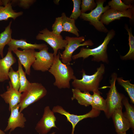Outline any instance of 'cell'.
Instances as JSON below:
<instances>
[{
    "label": "cell",
    "mask_w": 134,
    "mask_h": 134,
    "mask_svg": "<svg viewBox=\"0 0 134 134\" xmlns=\"http://www.w3.org/2000/svg\"><path fill=\"white\" fill-rule=\"evenodd\" d=\"M60 53L59 51L56 55L54 56L53 64L48 71L55 77L54 86L59 89H69L70 81L76 78L70 65L64 64L60 60Z\"/></svg>",
    "instance_id": "cell-1"
},
{
    "label": "cell",
    "mask_w": 134,
    "mask_h": 134,
    "mask_svg": "<svg viewBox=\"0 0 134 134\" xmlns=\"http://www.w3.org/2000/svg\"><path fill=\"white\" fill-rule=\"evenodd\" d=\"M115 34V31L113 29L110 30L107 33L103 42L100 45L93 49L82 47L79 53L72 56V59L75 60L82 58L84 60L90 56H92V61L98 62L101 61L108 64L109 61L107 52V46Z\"/></svg>",
    "instance_id": "cell-2"
},
{
    "label": "cell",
    "mask_w": 134,
    "mask_h": 134,
    "mask_svg": "<svg viewBox=\"0 0 134 134\" xmlns=\"http://www.w3.org/2000/svg\"><path fill=\"white\" fill-rule=\"evenodd\" d=\"M105 70V66L102 64L97 68L96 71L93 74L91 75L86 74L85 71L82 69L81 71L82 79H74L72 82V85L74 88L83 92H93L99 90L100 83L103 79Z\"/></svg>",
    "instance_id": "cell-3"
},
{
    "label": "cell",
    "mask_w": 134,
    "mask_h": 134,
    "mask_svg": "<svg viewBox=\"0 0 134 134\" xmlns=\"http://www.w3.org/2000/svg\"><path fill=\"white\" fill-rule=\"evenodd\" d=\"M23 93L19 103L20 112L43 98L46 95L47 91L41 83L33 82L31 83L28 88Z\"/></svg>",
    "instance_id": "cell-4"
},
{
    "label": "cell",
    "mask_w": 134,
    "mask_h": 134,
    "mask_svg": "<svg viewBox=\"0 0 134 134\" xmlns=\"http://www.w3.org/2000/svg\"><path fill=\"white\" fill-rule=\"evenodd\" d=\"M117 78V74L113 73L111 75V79L109 81L110 85L109 86L110 89L107 94L106 100L107 107L105 113L108 118L111 117L115 110L122 107V101L125 97L123 94L119 93L117 89L115 83Z\"/></svg>",
    "instance_id": "cell-5"
},
{
    "label": "cell",
    "mask_w": 134,
    "mask_h": 134,
    "mask_svg": "<svg viewBox=\"0 0 134 134\" xmlns=\"http://www.w3.org/2000/svg\"><path fill=\"white\" fill-rule=\"evenodd\" d=\"M105 0H96L97 5L95 8L88 13H81L80 18L84 20L88 21L89 24L94 26L98 31L105 33L109 31L100 21L101 15L110 8L108 5L103 6Z\"/></svg>",
    "instance_id": "cell-6"
},
{
    "label": "cell",
    "mask_w": 134,
    "mask_h": 134,
    "mask_svg": "<svg viewBox=\"0 0 134 134\" xmlns=\"http://www.w3.org/2000/svg\"><path fill=\"white\" fill-rule=\"evenodd\" d=\"M65 39L67 43L62 53L60 54V59L64 64L70 65L72 60V54L79 47L85 46H92L94 44L90 39L85 41V37L84 36L78 37H71L66 36Z\"/></svg>",
    "instance_id": "cell-7"
},
{
    "label": "cell",
    "mask_w": 134,
    "mask_h": 134,
    "mask_svg": "<svg viewBox=\"0 0 134 134\" xmlns=\"http://www.w3.org/2000/svg\"><path fill=\"white\" fill-rule=\"evenodd\" d=\"M36 39L43 40L50 45L53 50L54 56L57 54L59 49H64L67 43V41L64 39L61 35H57L46 28L39 31Z\"/></svg>",
    "instance_id": "cell-8"
},
{
    "label": "cell",
    "mask_w": 134,
    "mask_h": 134,
    "mask_svg": "<svg viewBox=\"0 0 134 134\" xmlns=\"http://www.w3.org/2000/svg\"><path fill=\"white\" fill-rule=\"evenodd\" d=\"M47 46L39 52H35V60L32 66L35 70L45 72L48 71L53 64L54 56L53 53L48 52Z\"/></svg>",
    "instance_id": "cell-9"
},
{
    "label": "cell",
    "mask_w": 134,
    "mask_h": 134,
    "mask_svg": "<svg viewBox=\"0 0 134 134\" xmlns=\"http://www.w3.org/2000/svg\"><path fill=\"white\" fill-rule=\"evenodd\" d=\"M52 110L54 113H58L66 116L67 121L69 122L72 126L71 134H74L76 126L79 122L86 118L97 117L100 113V111L92 108L91 111L86 114L78 115L70 113L62 106L59 105L54 106Z\"/></svg>",
    "instance_id": "cell-10"
},
{
    "label": "cell",
    "mask_w": 134,
    "mask_h": 134,
    "mask_svg": "<svg viewBox=\"0 0 134 134\" xmlns=\"http://www.w3.org/2000/svg\"><path fill=\"white\" fill-rule=\"evenodd\" d=\"M56 121L54 113L49 106H46L44 108L42 118L36 124L35 129L39 134H46L52 128H57L55 124Z\"/></svg>",
    "instance_id": "cell-11"
},
{
    "label": "cell",
    "mask_w": 134,
    "mask_h": 134,
    "mask_svg": "<svg viewBox=\"0 0 134 134\" xmlns=\"http://www.w3.org/2000/svg\"><path fill=\"white\" fill-rule=\"evenodd\" d=\"M20 105L19 104L10 110V114L8 119L7 126L4 130L5 132L9 130L10 133L16 128L25 127L26 119L23 114L20 112Z\"/></svg>",
    "instance_id": "cell-12"
},
{
    "label": "cell",
    "mask_w": 134,
    "mask_h": 134,
    "mask_svg": "<svg viewBox=\"0 0 134 134\" xmlns=\"http://www.w3.org/2000/svg\"><path fill=\"white\" fill-rule=\"evenodd\" d=\"M134 9L133 7L123 11H119L109 8L103 13L101 16L100 21L104 24L108 25L113 21L119 19L122 17L133 18Z\"/></svg>",
    "instance_id": "cell-13"
},
{
    "label": "cell",
    "mask_w": 134,
    "mask_h": 134,
    "mask_svg": "<svg viewBox=\"0 0 134 134\" xmlns=\"http://www.w3.org/2000/svg\"><path fill=\"white\" fill-rule=\"evenodd\" d=\"M13 51L18 58V60L25 68L26 74L30 75L31 67L36 59L35 49L21 51L16 49Z\"/></svg>",
    "instance_id": "cell-14"
},
{
    "label": "cell",
    "mask_w": 134,
    "mask_h": 134,
    "mask_svg": "<svg viewBox=\"0 0 134 134\" xmlns=\"http://www.w3.org/2000/svg\"><path fill=\"white\" fill-rule=\"evenodd\" d=\"M122 109V107H121L116 109L111 116L117 133L126 132L131 128L130 123L124 116Z\"/></svg>",
    "instance_id": "cell-15"
},
{
    "label": "cell",
    "mask_w": 134,
    "mask_h": 134,
    "mask_svg": "<svg viewBox=\"0 0 134 134\" xmlns=\"http://www.w3.org/2000/svg\"><path fill=\"white\" fill-rule=\"evenodd\" d=\"M9 84L6 91L0 96L5 102L9 104V110L10 111L13 108L20 103L22 94L13 88L10 81Z\"/></svg>",
    "instance_id": "cell-16"
},
{
    "label": "cell",
    "mask_w": 134,
    "mask_h": 134,
    "mask_svg": "<svg viewBox=\"0 0 134 134\" xmlns=\"http://www.w3.org/2000/svg\"><path fill=\"white\" fill-rule=\"evenodd\" d=\"M16 61L12 51L9 50L5 57L0 58V82L9 79L8 74L10 69Z\"/></svg>",
    "instance_id": "cell-17"
},
{
    "label": "cell",
    "mask_w": 134,
    "mask_h": 134,
    "mask_svg": "<svg viewBox=\"0 0 134 134\" xmlns=\"http://www.w3.org/2000/svg\"><path fill=\"white\" fill-rule=\"evenodd\" d=\"M7 45L9 47L8 50L11 51L18 49V48H21L23 50L38 49L40 50L44 47L47 46L45 44H33L28 43L25 39L18 40L12 38Z\"/></svg>",
    "instance_id": "cell-18"
},
{
    "label": "cell",
    "mask_w": 134,
    "mask_h": 134,
    "mask_svg": "<svg viewBox=\"0 0 134 134\" xmlns=\"http://www.w3.org/2000/svg\"><path fill=\"white\" fill-rule=\"evenodd\" d=\"M72 96L71 99L72 100H76L81 105L87 107L91 105L93 100V95L89 92H82L79 90L73 88L72 89Z\"/></svg>",
    "instance_id": "cell-19"
},
{
    "label": "cell",
    "mask_w": 134,
    "mask_h": 134,
    "mask_svg": "<svg viewBox=\"0 0 134 134\" xmlns=\"http://www.w3.org/2000/svg\"><path fill=\"white\" fill-rule=\"evenodd\" d=\"M9 0L4 6H0V21L7 20L10 18L15 20L23 14V12H16L12 9V3Z\"/></svg>",
    "instance_id": "cell-20"
},
{
    "label": "cell",
    "mask_w": 134,
    "mask_h": 134,
    "mask_svg": "<svg viewBox=\"0 0 134 134\" xmlns=\"http://www.w3.org/2000/svg\"><path fill=\"white\" fill-rule=\"evenodd\" d=\"M63 31L71 33L79 37V31L76 26L75 21L73 19L66 16V14L63 13L61 15Z\"/></svg>",
    "instance_id": "cell-21"
},
{
    "label": "cell",
    "mask_w": 134,
    "mask_h": 134,
    "mask_svg": "<svg viewBox=\"0 0 134 134\" xmlns=\"http://www.w3.org/2000/svg\"><path fill=\"white\" fill-rule=\"evenodd\" d=\"M93 100L91 106L92 108L100 111H103L104 113L107 109L106 99L100 95L101 93L99 90L93 92Z\"/></svg>",
    "instance_id": "cell-22"
},
{
    "label": "cell",
    "mask_w": 134,
    "mask_h": 134,
    "mask_svg": "<svg viewBox=\"0 0 134 134\" xmlns=\"http://www.w3.org/2000/svg\"><path fill=\"white\" fill-rule=\"evenodd\" d=\"M12 21L5 27L4 31L0 34V55L2 58H3V50L4 47L10 41L12 38V31L11 26Z\"/></svg>",
    "instance_id": "cell-23"
},
{
    "label": "cell",
    "mask_w": 134,
    "mask_h": 134,
    "mask_svg": "<svg viewBox=\"0 0 134 134\" xmlns=\"http://www.w3.org/2000/svg\"><path fill=\"white\" fill-rule=\"evenodd\" d=\"M125 29L128 32V35L129 44V49L128 52L125 55L120 56L121 59L124 60H134V36L132 34L131 27L129 28L128 25H125Z\"/></svg>",
    "instance_id": "cell-24"
},
{
    "label": "cell",
    "mask_w": 134,
    "mask_h": 134,
    "mask_svg": "<svg viewBox=\"0 0 134 134\" xmlns=\"http://www.w3.org/2000/svg\"><path fill=\"white\" fill-rule=\"evenodd\" d=\"M122 103L125 108V111L123 113V114L129 120L131 128L133 130L134 129V106L129 103L128 98L125 96L122 100Z\"/></svg>",
    "instance_id": "cell-25"
},
{
    "label": "cell",
    "mask_w": 134,
    "mask_h": 134,
    "mask_svg": "<svg viewBox=\"0 0 134 134\" xmlns=\"http://www.w3.org/2000/svg\"><path fill=\"white\" fill-rule=\"evenodd\" d=\"M18 69L19 74L20 87L19 91L21 93L23 92L28 88L31 82L27 79L26 73L23 70L22 65L18 60Z\"/></svg>",
    "instance_id": "cell-26"
},
{
    "label": "cell",
    "mask_w": 134,
    "mask_h": 134,
    "mask_svg": "<svg viewBox=\"0 0 134 134\" xmlns=\"http://www.w3.org/2000/svg\"><path fill=\"white\" fill-rule=\"evenodd\" d=\"M118 84L125 89L132 103H134V85L131 83L129 80H125L122 77L117 78Z\"/></svg>",
    "instance_id": "cell-27"
},
{
    "label": "cell",
    "mask_w": 134,
    "mask_h": 134,
    "mask_svg": "<svg viewBox=\"0 0 134 134\" xmlns=\"http://www.w3.org/2000/svg\"><path fill=\"white\" fill-rule=\"evenodd\" d=\"M108 4L110 8L121 11H126L133 7L132 5H127L121 0H112L109 1Z\"/></svg>",
    "instance_id": "cell-28"
},
{
    "label": "cell",
    "mask_w": 134,
    "mask_h": 134,
    "mask_svg": "<svg viewBox=\"0 0 134 134\" xmlns=\"http://www.w3.org/2000/svg\"><path fill=\"white\" fill-rule=\"evenodd\" d=\"M8 76L12 87L16 91H19L20 87V83L18 70L15 71L11 67L9 71Z\"/></svg>",
    "instance_id": "cell-29"
},
{
    "label": "cell",
    "mask_w": 134,
    "mask_h": 134,
    "mask_svg": "<svg viewBox=\"0 0 134 134\" xmlns=\"http://www.w3.org/2000/svg\"><path fill=\"white\" fill-rule=\"evenodd\" d=\"M72 1L73 3V8L69 17L75 20L80 17L81 13L80 9L81 1L80 0Z\"/></svg>",
    "instance_id": "cell-30"
},
{
    "label": "cell",
    "mask_w": 134,
    "mask_h": 134,
    "mask_svg": "<svg viewBox=\"0 0 134 134\" xmlns=\"http://www.w3.org/2000/svg\"><path fill=\"white\" fill-rule=\"evenodd\" d=\"M81 3V13H85L88 11L92 10L97 5L94 0H82Z\"/></svg>",
    "instance_id": "cell-31"
},
{
    "label": "cell",
    "mask_w": 134,
    "mask_h": 134,
    "mask_svg": "<svg viewBox=\"0 0 134 134\" xmlns=\"http://www.w3.org/2000/svg\"><path fill=\"white\" fill-rule=\"evenodd\" d=\"M52 32L58 35H61V33L63 31L62 20L61 17L56 18L52 26Z\"/></svg>",
    "instance_id": "cell-32"
},
{
    "label": "cell",
    "mask_w": 134,
    "mask_h": 134,
    "mask_svg": "<svg viewBox=\"0 0 134 134\" xmlns=\"http://www.w3.org/2000/svg\"><path fill=\"white\" fill-rule=\"evenodd\" d=\"M35 1L34 0H19V4L21 7L26 8L29 7Z\"/></svg>",
    "instance_id": "cell-33"
},
{
    "label": "cell",
    "mask_w": 134,
    "mask_h": 134,
    "mask_svg": "<svg viewBox=\"0 0 134 134\" xmlns=\"http://www.w3.org/2000/svg\"><path fill=\"white\" fill-rule=\"evenodd\" d=\"M0 134H6L5 132L0 129Z\"/></svg>",
    "instance_id": "cell-34"
},
{
    "label": "cell",
    "mask_w": 134,
    "mask_h": 134,
    "mask_svg": "<svg viewBox=\"0 0 134 134\" xmlns=\"http://www.w3.org/2000/svg\"><path fill=\"white\" fill-rule=\"evenodd\" d=\"M117 134H127L126 133V132L118 133Z\"/></svg>",
    "instance_id": "cell-35"
},
{
    "label": "cell",
    "mask_w": 134,
    "mask_h": 134,
    "mask_svg": "<svg viewBox=\"0 0 134 134\" xmlns=\"http://www.w3.org/2000/svg\"><path fill=\"white\" fill-rule=\"evenodd\" d=\"M55 132H52V133H50L49 134H55Z\"/></svg>",
    "instance_id": "cell-36"
},
{
    "label": "cell",
    "mask_w": 134,
    "mask_h": 134,
    "mask_svg": "<svg viewBox=\"0 0 134 134\" xmlns=\"http://www.w3.org/2000/svg\"></svg>",
    "instance_id": "cell-37"
}]
</instances>
